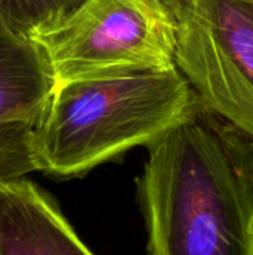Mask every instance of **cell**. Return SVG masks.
I'll use <instances>...</instances> for the list:
<instances>
[{"label": "cell", "instance_id": "1", "mask_svg": "<svg viewBox=\"0 0 253 255\" xmlns=\"http://www.w3.org/2000/svg\"><path fill=\"white\" fill-rule=\"evenodd\" d=\"M139 188L149 255H253V140L195 94L148 145Z\"/></svg>", "mask_w": 253, "mask_h": 255}, {"label": "cell", "instance_id": "2", "mask_svg": "<svg viewBox=\"0 0 253 255\" xmlns=\"http://www.w3.org/2000/svg\"><path fill=\"white\" fill-rule=\"evenodd\" d=\"M192 97L176 67L57 82L33 130L36 170L75 178L148 146L183 117Z\"/></svg>", "mask_w": 253, "mask_h": 255}, {"label": "cell", "instance_id": "3", "mask_svg": "<svg viewBox=\"0 0 253 255\" xmlns=\"http://www.w3.org/2000/svg\"><path fill=\"white\" fill-rule=\"evenodd\" d=\"M33 40L55 84L176 67L173 22L163 0H86Z\"/></svg>", "mask_w": 253, "mask_h": 255}, {"label": "cell", "instance_id": "4", "mask_svg": "<svg viewBox=\"0 0 253 255\" xmlns=\"http://www.w3.org/2000/svg\"><path fill=\"white\" fill-rule=\"evenodd\" d=\"M174 66L209 109L253 140V0H163Z\"/></svg>", "mask_w": 253, "mask_h": 255}, {"label": "cell", "instance_id": "5", "mask_svg": "<svg viewBox=\"0 0 253 255\" xmlns=\"http://www.w3.org/2000/svg\"><path fill=\"white\" fill-rule=\"evenodd\" d=\"M0 255H94L52 199L25 178L0 184Z\"/></svg>", "mask_w": 253, "mask_h": 255}, {"label": "cell", "instance_id": "6", "mask_svg": "<svg viewBox=\"0 0 253 255\" xmlns=\"http://www.w3.org/2000/svg\"><path fill=\"white\" fill-rule=\"evenodd\" d=\"M54 87L40 46L0 16V124H36Z\"/></svg>", "mask_w": 253, "mask_h": 255}, {"label": "cell", "instance_id": "7", "mask_svg": "<svg viewBox=\"0 0 253 255\" xmlns=\"http://www.w3.org/2000/svg\"><path fill=\"white\" fill-rule=\"evenodd\" d=\"M86 0H0V16L18 33L34 39L70 18Z\"/></svg>", "mask_w": 253, "mask_h": 255}, {"label": "cell", "instance_id": "8", "mask_svg": "<svg viewBox=\"0 0 253 255\" xmlns=\"http://www.w3.org/2000/svg\"><path fill=\"white\" fill-rule=\"evenodd\" d=\"M33 130L34 123L0 124V184L37 172Z\"/></svg>", "mask_w": 253, "mask_h": 255}]
</instances>
